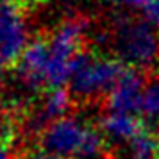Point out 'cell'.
Masks as SVG:
<instances>
[{
	"instance_id": "obj_11",
	"label": "cell",
	"mask_w": 159,
	"mask_h": 159,
	"mask_svg": "<svg viewBox=\"0 0 159 159\" xmlns=\"http://www.w3.org/2000/svg\"><path fill=\"white\" fill-rule=\"evenodd\" d=\"M106 154H107V139L98 129L89 127L86 139L75 159H106Z\"/></svg>"
},
{
	"instance_id": "obj_19",
	"label": "cell",
	"mask_w": 159,
	"mask_h": 159,
	"mask_svg": "<svg viewBox=\"0 0 159 159\" xmlns=\"http://www.w3.org/2000/svg\"><path fill=\"white\" fill-rule=\"evenodd\" d=\"M0 115H2V107H0ZM0 127H2V123H0Z\"/></svg>"
},
{
	"instance_id": "obj_7",
	"label": "cell",
	"mask_w": 159,
	"mask_h": 159,
	"mask_svg": "<svg viewBox=\"0 0 159 159\" xmlns=\"http://www.w3.org/2000/svg\"><path fill=\"white\" fill-rule=\"evenodd\" d=\"M70 106H72V95L68 93L65 88L50 89L43 97V100L38 104V107L29 115L27 129L30 132L41 134L50 123L68 116Z\"/></svg>"
},
{
	"instance_id": "obj_12",
	"label": "cell",
	"mask_w": 159,
	"mask_h": 159,
	"mask_svg": "<svg viewBox=\"0 0 159 159\" xmlns=\"http://www.w3.org/2000/svg\"><path fill=\"white\" fill-rule=\"evenodd\" d=\"M141 11H143V18H147L154 25H159V0H148Z\"/></svg>"
},
{
	"instance_id": "obj_3",
	"label": "cell",
	"mask_w": 159,
	"mask_h": 159,
	"mask_svg": "<svg viewBox=\"0 0 159 159\" xmlns=\"http://www.w3.org/2000/svg\"><path fill=\"white\" fill-rule=\"evenodd\" d=\"M127 68L113 57L79 54L72 68L70 95L80 100H93L109 95Z\"/></svg>"
},
{
	"instance_id": "obj_18",
	"label": "cell",
	"mask_w": 159,
	"mask_h": 159,
	"mask_svg": "<svg viewBox=\"0 0 159 159\" xmlns=\"http://www.w3.org/2000/svg\"><path fill=\"white\" fill-rule=\"evenodd\" d=\"M4 2H7V0H0V6H2V4H4Z\"/></svg>"
},
{
	"instance_id": "obj_14",
	"label": "cell",
	"mask_w": 159,
	"mask_h": 159,
	"mask_svg": "<svg viewBox=\"0 0 159 159\" xmlns=\"http://www.w3.org/2000/svg\"><path fill=\"white\" fill-rule=\"evenodd\" d=\"M27 159H54V157H50V156H47V154H32V156H29Z\"/></svg>"
},
{
	"instance_id": "obj_5",
	"label": "cell",
	"mask_w": 159,
	"mask_h": 159,
	"mask_svg": "<svg viewBox=\"0 0 159 159\" xmlns=\"http://www.w3.org/2000/svg\"><path fill=\"white\" fill-rule=\"evenodd\" d=\"M29 27L22 7L7 0L0 6V63L16 65L29 47Z\"/></svg>"
},
{
	"instance_id": "obj_13",
	"label": "cell",
	"mask_w": 159,
	"mask_h": 159,
	"mask_svg": "<svg viewBox=\"0 0 159 159\" xmlns=\"http://www.w3.org/2000/svg\"><path fill=\"white\" fill-rule=\"evenodd\" d=\"M0 159H11L9 157V152H7V148L2 145V141H0Z\"/></svg>"
},
{
	"instance_id": "obj_15",
	"label": "cell",
	"mask_w": 159,
	"mask_h": 159,
	"mask_svg": "<svg viewBox=\"0 0 159 159\" xmlns=\"http://www.w3.org/2000/svg\"><path fill=\"white\" fill-rule=\"evenodd\" d=\"M130 159H159V156H147V157H130Z\"/></svg>"
},
{
	"instance_id": "obj_16",
	"label": "cell",
	"mask_w": 159,
	"mask_h": 159,
	"mask_svg": "<svg viewBox=\"0 0 159 159\" xmlns=\"http://www.w3.org/2000/svg\"><path fill=\"white\" fill-rule=\"evenodd\" d=\"M107 2H111V4H116V6H122L123 0H107Z\"/></svg>"
},
{
	"instance_id": "obj_17",
	"label": "cell",
	"mask_w": 159,
	"mask_h": 159,
	"mask_svg": "<svg viewBox=\"0 0 159 159\" xmlns=\"http://www.w3.org/2000/svg\"><path fill=\"white\" fill-rule=\"evenodd\" d=\"M2 77H4V70H2V63H0V84H2Z\"/></svg>"
},
{
	"instance_id": "obj_4",
	"label": "cell",
	"mask_w": 159,
	"mask_h": 159,
	"mask_svg": "<svg viewBox=\"0 0 159 159\" xmlns=\"http://www.w3.org/2000/svg\"><path fill=\"white\" fill-rule=\"evenodd\" d=\"M89 123L77 116H65L39 134L41 152L54 159H75L86 139Z\"/></svg>"
},
{
	"instance_id": "obj_1",
	"label": "cell",
	"mask_w": 159,
	"mask_h": 159,
	"mask_svg": "<svg viewBox=\"0 0 159 159\" xmlns=\"http://www.w3.org/2000/svg\"><path fill=\"white\" fill-rule=\"evenodd\" d=\"M107 39L125 68L138 72L159 66V29L143 16H115Z\"/></svg>"
},
{
	"instance_id": "obj_6",
	"label": "cell",
	"mask_w": 159,
	"mask_h": 159,
	"mask_svg": "<svg viewBox=\"0 0 159 159\" xmlns=\"http://www.w3.org/2000/svg\"><path fill=\"white\" fill-rule=\"evenodd\" d=\"M18 82L23 89L39 91L47 86L48 72V43L45 39H34L25 48L22 57L15 65Z\"/></svg>"
},
{
	"instance_id": "obj_9",
	"label": "cell",
	"mask_w": 159,
	"mask_h": 159,
	"mask_svg": "<svg viewBox=\"0 0 159 159\" xmlns=\"http://www.w3.org/2000/svg\"><path fill=\"white\" fill-rule=\"evenodd\" d=\"M100 132L106 139L113 143H127L130 145L141 132V122L132 113H118L109 111L100 120Z\"/></svg>"
},
{
	"instance_id": "obj_2",
	"label": "cell",
	"mask_w": 159,
	"mask_h": 159,
	"mask_svg": "<svg viewBox=\"0 0 159 159\" xmlns=\"http://www.w3.org/2000/svg\"><path fill=\"white\" fill-rule=\"evenodd\" d=\"M88 30V22L80 16L66 18L59 23L47 39L48 43V72L47 86L50 89L63 88L70 82L72 68L79 57L80 47Z\"/></svg>"
},
{
	"instance_id": "obj_8",
	"label": "cell",
	"mask_w": 159,
	"mask_h": 159,
	"mask_svg": "<svg viewBox=\"0 0 159 159\" xmlns=\"http://www.w3.org/2000/svg\"><path fill=\"white\" fill-rule=\"evenodd\" d=\"M145 80L136 70H125L120 80L115 84L107 95V106L109 111H118V113H138L141 95H143Z\"/></svg>"
},
{
	"instance_id": "obj_10",
	"label": "cell",
	"mask_w": 159,
	"mask_h": 159,
	"mask_svg": "<svg viewBox=\"0 0 159 159\" xmlns=\"http://www.w3.org/2000/svg\"><path fill=\"white\" fill-rule=\"evenodd\" d=\"M139 116L152 125H159V77L145 82L139 109Z\"/></svg>"
}]
</instances>
